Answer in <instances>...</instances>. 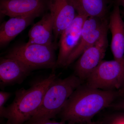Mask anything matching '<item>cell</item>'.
<instances>
[{"instance_id": "6da1fadb", "label": "cell", "mask_w": 124, "mask_h": 124, "mask_svg": "<svg viewBox=\"0 0 124 124\" xmlns=\"http://www.w3.org/2000/svg\"><path fill=\"white\" fill-rule=\"evenodd\" d=\"M81 85L72 94L58 115L62 121L75 124L90 122L96 114L120 97L119 90H103Z\"/></svg>"}, {"instance_id": "7a4b0ae2", "label": "cell", "mask_w": 124, "mask_h": 124, "mask_svg": "<svg viewBox=\"0 0 124 124\" xmlns=\"http://www.w3.org/2000/svg\"><path fill=\"white\" fill-rule=\"evenodd\" d=\"M56 78L53 72L35 81L29 88L17 90L13 101L5 107L1 117L6 118L11 124H23L28 121L40 106L47 89Z\"/></svg>"}, {"instance_id": "3957f363", "label": "cell", "mask_w": 124, "mask_h": 124, "mask_svg": "<svg viewBox=\"0 0 124 124\" xmlns=\"http://www.w3.org/2000/svg\"><path fill=\"white\" fill-rule=\"evenodd\" d=\"M82 81L75 75L63 79L56 78L47 89L40 106L27 122L55 118Z\"/></svg>"}, {"instance_id": "277c9868", "label": "cell", "mask_w": 124, "mask_h": 124, "mask_svg": "<svg viewBox=\"0 0 124 124\" xmlns=\"http://www.w3.org/2000/svg\"><path fill=\"white\" fill-rule=\"evenodd\" d=\"M57 45H45L26 42L11 48L4 57L20 61L31 71L46 68L54 70L57 67Z\"/></svg>"}, {"instance_id": "5b68a950", "label": "cell", "mask_w": 124, "mask_h": 124, "mask_svg": "<svg viewBox=\"0 0 124 124\" xmlns=\"http://www.w3.org/2000/svg\"><path fill=\"white\" fill-rule=\"evenodd\" d=\"M86 80V85L93 88L119 90L124 86V65L115 59L103 60Z\"/></svg>"}, {"instance_id": "8992f818", "label": "cell", "mask_w": 124, "mask_h": 124, "mask_svg": "<svg viewBox=\"0 0 124 124\" xmlns=\"http://www.w3.org/2000/svg\"><path fill=\"white\" fill-rule=\"evenodd\" d=\"M108 28V22L106 18H87L83 25L79 43L69 56L65 67L69 66L86 49L94 44Z\"/></svg>"}, {"instance_id": "52a82bcc", "label": "cell", "mask_w": 124, "mask_h": 124, "mask_svg": "<svg viewBox=\"0 0 124 124\" xmlns=\"http://www.w3.org/2000/svg\"><path fill=\"white\" fill-rule=\"evenodd\" d=\"M108 31L94 44L86 49L75 65L76 75L83 80L86 79L103 61L108 46Z\"/></svg>"}, {"instance_id": "ba28073f", "label": "cell", "mask_w": 124, "mask_h": 124, "mask_svg": "<svg viewBox=\"0 0 124 124\" xmlns=\"http://www.w3.org/2000/svg\"><path fill=\"white\" fill-rule=\"evenodd\" d=\"M88 18L85 16L77 14L73 22L61 34L58 44L57 68L65 67L69 56L79 43L83 25Z\"/></svg>"}, {"instance_id": "9c48e42d", "label": "cell", "mask_w": 124, "mask_h": 124, "mask_svg": "<svg viewBox=\"0 0 124 124\" xmlns=\"http://www.w3.org/2000/svg\"><path fill=\"white\" fill-rule=\"evenodd\" d=\"M46 4L53 22L54 43L57 45L62 32L75 18L76 10L72 0H47Z\"/></svg>"}, {"instance_id": "30bf717a", "label": "cell", "mask_w": 124, "mask_h": 124, "mask_svg": "<svg viewBox=\"0 0 124 124\" xmlns=\"http://www.w3.org/2000/svg\"><path fill=\"white\" fill-rule=\"evenodd\" d=\"M120 6L116 2L110 16L108 28L112 34L111 49L115 60L124 65V22Z\"/></svg>"}, {"instance_id": "8fae6325", "label": "cell", "mask_w": 124, "mask_h": 124, "mask_svg": "<svg viewBox=\"0 0 124 124\" xmlns=\"http://www.w3.org/2000/svg\"><path fill=\"white\" fill-rule=\"evenodd\" d=\"M46 0H0V12L10 18L42 13Z\"/></svg>"}, {"instance_id": "7c38bea8", "label": "cell", "mask_w": 124, "mask_h": 124, "mask_svg": "<svg viewBox=\"0 0 124 124\" xmlns=\"http://www.w3.org/2000/svg\"><path fill=\"white\" fill-rule=\"evenodd\" d=\"M31 71L20 61L11 58L1 57L0 81L1 86L21 84Z\"/></svg>"}, {"instance_id": "4fadbf2b", "label": "cell", "mask_w": 124, "mask_h": 124, "mask_svg": "<svg viewBox=\"0 0 124 124\" xmlns=\"http://www.w3.org/2000/svg\"><path fill=\"white\" fill-rule=\"evenodd\" d=\"M42 13L10 18L2 23L0 27V45L2 47L9 43L26 29Z\"/></svg>"}, {"instance_id": "5bb4252c", "label": "cell", "mask_w": 124, "mask_h": 124, "mask_svg": "<svg viewBox=\"0 0 124 124\" xmlns=\"http://www.w3.org/2000/svg\"><path fill=\"white\" fill-rule=\"evenodd\" d=\"M28 37L27 42L31 44L45 45L54 44L53 42V22L49 13L45 14L40 20L33 24L29 30Z\"/></svg>"}, {"instance_id": "9a60e30c", "label": "cell", "mask_w": 124, "mask_h": 124, "mask_svg": "<svg viewBox=\"0 0 124 124\" xmlns=\"http://www.w3.org/2000/svg\"><path fill=\"white\" fill-rule=\"evenodd\" d=\"M78 14L89 17L106 18L107 0H72Z\"/></svg>"}, {"instance_id": "2e32d148", "label": "cell", "mask_w": 124, "mask_h": 124, "mask_svg": "<svg viewBox=\"0 0 124 124\" xmlns=\"http://www.w3.org/2000/svg\"><path fill=\"white\" fill-rule=\"evenodd\" d=\"M11 95V93L9 92L4 91L0 92V115H2L5 108V104Z\"/></svg>"}, {"instance_id": "e0dca14e", "label": "cell", "mask_w": 124, "mask_h": 124, "mask_svg": "<svg viewBox=\"0 0 124 124\" xmlns=\"http://www.w3.org/2000/svg\"><path fill=\"white\" fill-rule=\"evenodd\" d=\"M28 124H75L66 123L62 121L60 122H57L51 120L50 119L38 120L31 122H28Z\"/></svg>"}, {"instance_id": "ac0fdd59", "label": "cell", "mask_w": 124, "mask_h": 124, "mask_svg": "<svg viewBox=\"0 0 124 124\" xmlns=\"http://www.w3.org/2000/svg\"><path fill=\"white\" fill-rule=\"evenodd\" d=\"M109 107L118 110L124 111V98L116 102L112 103L110 105Z\"/></svg>"}, {"instance_id": "d6986e66", "label": "cell", "mask_w": 124, "mask_h": 124, "mask_svg": "<svg viewBox=\"0 0 124 124\" xmlns=\"http://www.w3.org/2000/svg\"><path fill=\"white\" fill-rule=\"evenodd\" d=\"M116 2H117L120 6H122L124 9V0H116Z\"/></svg>"}, {"instance_id": "ffe728a7", "label": "cell", "mask_w": 124, "mask_h": 124, "mask_svg": "<svg viewBox=\"0 0 124 124\" xmlns=\"http://www.w3.org/2000/svg\"><path fill=\"white\" fill-rule=\"evenodd\" d=\"M120 96H123L124 97V86L119 90Z\"/></svg>"}, {"instance_id": "44dd1931", "label": "cell", "mask_w": 124, "mask_h": 124, "mask_svg": "<svg viewBox=\"0 0 124 124\" xmlns=\"http://www.w3.org/2000/svg\"><path fill=\"white\" fill-rule=\"evenodd\" d=\"M100 124V123L97 122H93L92 121L90 122H87V123H85V124Z\"/></svg>"}, {"instance_id": "7402d4cb", "label": "cell", "mask_w": 124, "mask_h": 124, "mask_svg": "<svg viewBox=\"0 0 124 124\" xmlns=\"http://www.w3.org/2000/svg\"><path fill=\"white\" fill-rule=\"evenodd\" d=\"M120 119H121L122 120V121H123L124 122V114H123V115L121 116Z\"/></svg>"}, {"instance_id": "603a6c76", "label": "cell", "mask_w": 124, "mask_h": 124, "mask_svg": "<svg viewBox=\"0 0 124 124\" xmlns=\"http://www.w3.org/2000/svg\"><path fill=\"white\" fill-rule=\"evenodd\" d=\"M11 124V123H10V122L8 120H7V122H6V123H5V124Z\"/></svg>"}, {"instance_id": "cb8c5ba5", "label": "cell", "mask_w": 124, "mask_h": 124, "mask_svg": "<svg viewBox=\"0 0 124 124\" xmlns=\"http://www.w3.org/2000/svg\"></svg>"}]
</instances>
